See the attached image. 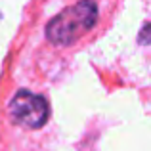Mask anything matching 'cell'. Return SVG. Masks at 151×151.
I'll use <instances>...</instances> for the list:
<instances>
[{
  "label": "cell",
  "instance_id": "2",
  "mask_svg": "<svg viewBox=\"0 0 151 151\" xmlns=\"http://www.w3.org/2000/svg\"><path fill=\"white\" fill-rule=\"evenodd\" d=\"M10 115L12 121L25 128H40L48 121L50 107L42 96L29 90H19L10 101Z\"/></svg>",
  "mask_w": 151,
  "mask_h": 151
},
{
  "label": "cell",
  "instance_id": "1",
  "mask_svg": "<svg viewBox=\"0 0 151 151\" xmlns=\"http://www.w3.org/2000/svg\"><path fill=\"white\" fill-rule=\"evenodd\" d=\"M98 21V6L94 0H81L59 12L46 27V38L55 46H69L84 37Z\"/></svg>",
  "mask_w": 151,
  "mask_h": 151
}]
</instances>
